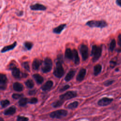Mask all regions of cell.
Here are the masks:
<instances>
[{
    "label": "cell",
    "mask_w": 121,
    "mask_h": 121,
    "mask_svg": "<svg viewBox=\"0 0 121 121\" xmlns=\"http://www.w3.org/2000/svg\"><path fill=\"white\" fill-rule=\"evenodd\" d=\"M62 58L61 55L60 58L58 57V60L56 63V67L53 71V74L55 77L58 78H61L64 73V69L62 65Z\"/></svg>",
    "instance_id": "cell-1"
},
{
    "label": "cell",
    "mask_w": 121,
    "mask_h": 121,
    "mask_svg": "<svg viewBox=\"0 0 121 121\" xmlns=\"http://www.w3.org/2000/svg\"><path fill=\"white\" fill-rule=\"evenodd\" d=\"M102 54V47L100 46L94 45L92 46L91 56L94 62L97 60L100 57Z\"/></svg>",
    "instance_id": "cell-2"
},
{
    "label": "cell",
    "mask_w": 121,
    "mask_h": 121,
    "mask_svg": "<svg viewBox=\"0 0 121 121\" xmlns=\"http://www.w3.org/2000/svg\"><path fill=\"white\" fill-rule=\"evenodd\" d=\"M86 25L90 27H99L102 28L106 27L107 26V24L104 20H90L86 23Z\"/></svg>",
    "instance_id": "cell-3"
},
{
    "label": "cell",
    "mask_w": 121,
    "mask_h": 121,
    "mask_svg": "<svg viewBox=\"0 0 121 121\" xmlns=\"http://www.w3.org/2000/svg\"><path fill=\"white\" fill-rule=\"evenodd\" d=\"M52 66V60L48 57L45 58L43 62V65L42 68V70L43 73H47L51 71Z\"/></svg>",
    "instance_id": "cell-4"
},
{
    "label": "cell",
    "mask_w": 121,
    "mask_h": 121,
    "mask_svg": "<svg viewBox=\"0 0 121 121\" xmlns=\"http://www.w3.org/2000/svg\"><path fill=\"white\" fill-rule=\"evenodd\" d=\"M67 114V112L64 110H59L51 113L50 116L52 118H61Z\"/></svg>",
    "instance_id": "cell-5"
},
{
    "label": "cell",
    "mask_w": 121,
    "mask_h": 121,
    "mask_svg": "<svg viewBox=\"0 0 121 121\" xmlns=\"http://www.w3.org/2000/svg\"><path fill=\"white\" fill-rule=\"evenodd\" d=\"M79 51L83 60H87L88 57V48L87 46L84 44L80 45Z\"/></svg>",
    "instance_id": "cell-6"
},
{
    "label": "cell",
    "mask_w": 121,
    "mask_h": 121,
    "mask_svg": "<svg viewBox=\"0 0 121 121\" xmlns=\"http://www.w3.org/2000/svg\"><path fill=\"white\" fill-rule=\"evenodd\" d=\"M77 95V94L74 91H69L61 95L60 96V100H66L68 99H70L72 98L75 97Z\"/></svg>",
    "instance_id": "cell-7"
},
{
    "label": "cell",
    "mask_w": 121,
    "mask_h": 121,
    "mask_svg": "<svg viewBox=\"0 0 121 121\" xmlns=\"http://www.w3.org/2000/svg\"><path fill=\"white\" fill-rule=\"evenodd\" d=\"M9 69L12 70V74L15 78H19L20 77V71L19 69L13 63H11L9 66Z\"/></svg>",
    "instance_id": "cell-8"
},
{
    "label": "cell",
    "mask_w": 121,
    "mask_h": 121,
    "mask_svg": "<svg viewBox=\"0 0 121 121\" xmlns=\"http://www.w3.org/2000/svg\"><path fill=\"white\" fill-rule=\"evenodd\" d=\"M30 8L33 10H45L46 7L43 4L39 3H36L34 5H32L30 6Z\"/></svg>",
    "instance_id": "cell-9"
},
{
    "label": "cell",
    "mask_w": 121,
    "mask_h": 121,
    "mask_svg": "<svg viewBox=\"0 0 121 121\" xmlns=\"http://www.w3.org/2000/svg\"><path fill=\"white\" fill-rule=\"evenodd\" d=\"M113 99L107 97H104L99 100L98 102V104L100 106H106L110 104Z\"/></svg>",
    "instance_id": "cell-10"
},
{
    "label": "cell",
    "mask_w": 121,
    "mask_h": 121,
    "mask_svg": "<svg viewBox=\"0 0 121 121\" xmlns=\"http://www.w3.org/2000/svg\"><path fill=\"white\" fill-rule=\"evenodd\" d=\"M86 74V70L85 69H81L77 76V80L78 81H81L83 80Z\"/></svg>",
    "instance_id": "cell-11"
},
{
    "label": "cell",
    "mask_w": 121,
    "mask_h": 121,
    "mask_svg": "<svg viewBox=\"0 0 121 121\" xmlns=\"http://www.w3.org/2000/svg\"><path fill=\"white\" fill-rule=\"evenodd\" d=\"M7 79L6 75L1 74L0 76V86L1 89H4L6 87V83L7 82Z\"/></svg>",
    "instance_id": "cell-12"
},
{
    "label": "cell",
    "mask_w": 121,
    "mask_h": 121,
    "mask_svg": "<svg viewBox=\"0 0 121 121\" xmlns=\"http://www.w3.org/2000/svg\"><path fill=\"white\" fill-rule=\"evenodd\" d=\"M17 45V42H15L13 44L9 45H7L6 46H4L1 50V53H4L5 52H8L10 50H12L13 49H14L15 48V47Z\"/></svg>",
    "instance_id": "cell-13"
},
{
    "label": "cell",
    "mask_w": 121,
    "mask_h": 121,
    "mask_svg": "<svg viewBox=\"0 0 121 121\" xmlns=\"http://www.w3.org/2000/svg\"><path fill=\"white\" fill-rule=\"evenodd\" d=\"M66 26V24H61V25H59L58 26L54 28L53 29L52 32H53V33H54L55 34H60L61 33L62 31L65 28Z\"/></svg>",
    "instance_id": "cell-14"
},
{
    "label": "cell",
    "mask_w": 121,
    "mask_h": 121,
    "mask_svg": "<svg viewBox=\"0 0 121 121\" xmlns=\"http://www.w3.org/2000/svg\"><path fill=\"white\" fill-rule=\"evenodd\" d=\"M41 64V61L38 59H35L32 63V68L34 70H38Z\"/></svg>",
    "instance_id": "cell-15"
},
{
    "label": "cell",
    "mask_w": 121,
    "mask_h": 121,
    "mask_svg": "<svg viewBox=\"0 0 121 121\" xmlns=\"http://www.w3.org/2000/svg\"><path fill=\"white\" fill-rule=\"evenodd\" d=\"M73 51L69 48L66 49L65 52V57L68 60H73Z\"/></svg>",
    "instance_id": "cell-16"
},
{
    "label": "cell",
    "mask_w": 121,
    "mask_h": 121,
    "mask_svg": "<svg viewBox=\"0 0 121 121\" xmlns=\"http://www.w3.org/2000/svg\"><path fill=\"white\" fill-rule=\"evenodd\" d=\"M73 51V60L74 61V63L76 64H78L79 63L80 60L78 56V52L75 49H74L72 50Z\"/></svg>",
    "instance_id": "cell-17"
},
{
    "label": "cell",
    "mask_w": 121,
    "mask_h": 121,
    "mask_svg": "<svg viewBox=\"0 0 121 121\" xmlns=\"http://www.w3.org/2000/svg\"><path fill=\"white\" fill-rule=\"evenodd\" d=\"M53 85V82L49 80L47 81L42 87V89L43 91H47L49 89H50L52 86Z\"/></svg>",
    "instance_id": "cell-18"
},
{
    "label": "cell",
    "mask_w": 121,
    "mask_h": 121,
    "mask_svg": "<svg viewBox=\"0 0 121 121\" xmlns=\"http://www.w3.org/2000/svg\"><path fill=\"white\" fill-rule=\"evenodd\" d=\"M33 77L35 79V80L36 81V82H37V83L39 84H42L43 81V77L38 74H34L33 75Z\"/></svg>",
    "instance_id": "cell-19"
},
{
    "label": "cell",
    "mask_w": 121,
    "mask_h": 121,
    "mask_svg": "<svg viewBox=\"0 0 121 121\" xmlns=\"http://www.w3.org/2000/svg\"><path fill=\"white\" fill-rule=\"evenodd\" d=\"M13 89L17 91H21L23 89V85L18 82H15L13 84Z\"/></svg>",
    "instance_id": "cell-20"
},
{
    "label": "cell",
    "mask_w": 121,
    "mask_h": 121,
    "mask_svg": "<svg viewBox=\"0 0 121 121\" xmlns=\"http://www.w3.org/2000/svg\"><path fill=\"white\" fill-rule=\"evenodd\" d=\"M75 73V71L74 70H70L66 75V76L65 77V80L66 81H69L74 77Z\"/></svg>",
    "instance_id": "cell-21"
},
{
    "label": "cell",
    "mask_w": 121,
    "mask_h": 121,
    "mask_svg": "<svg viewBox=\"0 0 121 121\" xmlns=\"http://www.w3.org/2000/svg\"><path fill=\"white\" fill-rule=\"evenodd\" d=\"M16 111V110L15 107L12 106V107L9 108L7 109H6L4 111V113L5 115H12V114H13L14 113H15Z\"/></svg>",
    "instance_id": "cell-22"
},
{
    "label": "cell",
    "mask_w": 121,
    "mask_h": 121,
    "mask_svg": "<svg viewBox=\"0 0 121 121\" xmlns=\"http://www.w3.org/2000/svg\"><path fill=\"white\" fill-rule=\"evenodd\" d=\"M102 66L100 64H96L94 68V74L95 76L98 75L101 71Z\"/></svg>",
    "instance_id": "cell-23"
},
{
    "label": "cell",
    "mask_w": 121,
    "mask_h": 121,
    "mask_svg": "<svg viewBox=\"0 0 121 121\" xmlns=\"http://www.w3.org/2000/svg\"><path fill=\"white\" fill-rule=\"evenodd\" d=\"M24 45L27 50H30L33 46V44L30 42H26L25 43H24Z\"/></svg>",
    "instance_id": "cell-24"
},
{
    "label": "cell",
    "mask_w": 121,
    "mask_h": 121,
    "mask_svg": "<svg viewBox=\"0 0 121 121\" xmlns=\"http://www.w3.org/2000/svg\"><path fill=\"white\" fill-rule=\"evenodd\" d=\"M27 102L28 100L26 98H22L19 100L18 104L20 106H24L27 104Z\"/></svg>",
    "instance_id": "cell-25"
},
{
    "label": "cell",
    "mask_w": 121,
    "mask_h": 121,
    "mask_svg": "<svg viewBox=\"0 0 121 121\" xmlns=\"http://www.w3.org/2000/svg\"><path fill=\"white\" fill-rule=\"evenodd\" d=\"M25 84H26V86L28 88H32L34 86V85L33 81L31 79L27 80Z\"/></svg>",
    "instance_id": "cell-26"
},
{
    "label": "cell",
    "mask_w": 121,
    "mask_h": 121,
    "mask_svg": "<svg viewBox=\"0 0 121 121\" xmlns=\"http://www.w3.org/2000/svg\"><path fill=\"white\" fill-rule=\"evenodd\" d=\"M116 46V41L114 39H112L110 44V50L111 51H112Z\"/></svg>",
    "instance_id": "cell-27"
},
{
    "label": "cell",
    "mask_w": 121,
    "mask_h": 121,
    "mask_svg": "<svg viewBox=\"0 0 121 121\" xmlns=\"http://www.w3.org/2000/svg\"><path fill=\"white\" fill-rule=\"evenodd\" d=\"M78 105V102H74L72 103H71L68 105V108L69 109H74L76 108Z\"/></svg>",
    "instance_id": "cell-28"
},
{
    "label": "cell",
    "mask_w": 121,
    "mask_h": 121,
    "mask_svg": "<svg viewBox=\"0 0 121 121\" xmlns=\"http://www.w3.org/2000/svg\"><path fill=\"white\" fill-rule=\"evenodd\" d=\"M9 104V101L8 100H2L1 101V105L2 107H5Z\"/></svg>",
    "instance_id": "cell-29"
},
{
    "label": "cell",
    "mask_w": 121,
    "mask_h": 121,
    "mask_svg": "<svg viewBox=\"0 0 121 121\" xmlns=\"http://www.w3.org/2000/svg\"><path fill=\"white\" fill-rule=\"evenodd\" d=\"M63 103V101H57L54 103H53L52 104V106L54 107H59L60 105H61V104Z\"/></svg>",
    "instance_id": "cell-30"
},
{
    "label": "cell",
    "mask_w": 121,
    "mask_h": 121,
    "mask_svg": "<svg viewBox=\"0 0 121 121\" xmlns=\"http://www.w3.org/2000/svg\"><path fill=\"white\" fill-rule=\"evenodd\" d=\"M22 67L25 68L26 70L29 71L30 68H29V65L28 64V62L27 61H25L22 63Z\"/></svg>",
    "instance_id": "cell-31"
},
{
    "label": "cell",
    "mask_w": 121,
    "mask_h": 121,
    "mask_svg": "<svg viewBox=\"0 0 121 121\" xmlns=\"http://www.w3.org/2000/svg\"><path fill=\"white\" fill-rule=\"evenodd\" d=\"M28 119L24 116H18L17 121H28Z\"/></svg>",
    "instance_id": "cell-32"
},
{
    "label": "cell",
    "mask_w": 121,
    "mask_h": 121,
    "mask_svg": "<svg viewBox=\"0 0 121 121\" xmlns=\"http://www.w3.org/2000/svg\"><path fill=\"white\" fill-rule=\"evenodd\" d=\"M22 96V94H14L12 95V97L14 99H18Z\"/></svg>",
    "instance_id": "cell-33"
},
{
    "label": "cell",
    "mask_w": 121,
    "mask_h": 121,
    "mask_svg": "<svg viewBox=\"0 0 121 121\" xmlns=\"http://www.w3.org/2000/svg\"><path fill=\"white\" fill-rule=\"evenodd\" d=\"M113 80H107L106 81H105L104 83V84L105 86H109L110 85H111L113 82Z\"/></svg>",
    "instance_id": "cell-34"
},
{
    "label": "cell",
    "mask_w": 121,
    "mask_h": 121,
    "mask_svg": "<svg viewBox=\"0 0 121 121\" xmlns=\"http://www.w3.org/2000/svg\"><path fill=\"white\" fill-rule=\"evenodd\" d=\"M37 102V99L36 98H32L29 100V103L31 104H35Z\"/></svg>",
    "instance_id": "cell-35"
},
{
    "label": "cell",
    "mask_w": 121,
    "mask_h": 121,
    "mask_svg": "<svg viewBox=\"0 0 121 121\" xmlns=\"http://www.w3.org/2000/svg\"><path fill=\"white\" fill-rule=\"evenodd\" d=\"M69 85H65V86H63V87L60 89V91H61V92H62V91H64V90L67 89L68 88H69Z\"/></svg>",
    "instance_id": "cell-36"
},
{
    "label": "cell",
    "mask_w": 121,
    "mask_h": 121,
    "mask_svg": "<svg viewBox=\"0 0 121 121\" xmlns=\"http://www.w3.org/2000/svg\"><path fill=\"white\" fill-rule=\"evenodd\" d=\"M118 42L120 46L121 47V34L119 35L118 37Z\"/></svg>",
    "instance_id": "cell-37"
},
{
    "label": "cell",
    "mask_w": 121,
    "mask_h": 121,
    "mask_svg": "<svg viewBox=\"0 0 121 121\" xmlns=\"http://www.w3.org/2000/svg\"><path fill=\"white\" fill-rule=\"evenodd\" d=\"M36 93V91L35 90H30L29 92V94L30 95H33L34 94H35Z\"/></svg>",
    "instance_id": "cell-38"
},
{
    "label": "cell",
    "mask_w": 121,
    "mask_h": 121,
    "mask_svg": "<svg viewBox=\"0 0 121 121\" xmlns=\"http://www.w3.org/2000/svg\"><path fill=\"white\" fill-rule=\"evenodd\" d=\"M116 62H115V61H110V64H111V67H112V68H113L115 66V65H116Z\"/></svg>",
    "instance_id": "cell-39"
},
{
    "label": "cell",
    "mask_w": 121,
    "mask_h": 121,
    "mask_svg": "<svg viewBox=\"0 0 121 121\" xmlns=\"http://www.w3.org/2000/svg\"><path fill=\"white\" fill-rule=\"evenodd\" d=\"M116 3L118 6L121 7V0H116Z\"/></svg>",
    "instance_id": "cell-40"
},
{
    "label": "cell",
    "mask_w": 121,
    "mask_h": 121,
    "mask_svg": "<svg viewBox=\"0 0 121 121\" xmlns=\"http://www.w3.org/2000/svg\"><path fill=\"white\" fill-rule=\"evenodd\" d=\"M0 121H3V120L2 119V118H0Z\"/></svg>",
    "instance_id": "cell-41"
}]
</instances>
